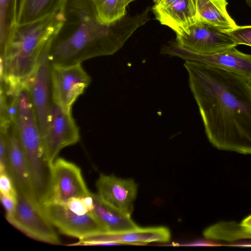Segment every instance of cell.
Here are the masks:
<instances>
[{"instance_id": "cell-10", "label": "cell", "mask_w": 251, "mask_h": 251, "mask_svg": "<svg viewBox=\"0 0 251 251\" xmlns=\"http://www.w3.org/2000/svg\"><path fill=\"white\" fill-rule=\"evenodd\" d=\"M176 43L180 47L200 54H213L237 44L229 34L216 26L198 19L188 34L176 35Z\"/></svg>"}, {"instance_id": "cell-3", "label": "cell", "mask_w": 251, "mask_h": 251, "mask_svg": "<svg viewBox=\"0 0 251 251\" xmlns=\"http://www.w3.org/2000/svg\"><path fill=\"white\" fill-rule=\"evenodd\" d=\"M64 16L57 12L17 25L0 58V78L15 83L26 80L34 70L45 44L60 27Z\"/></svg>"}, {"instance_id": "cell-13", "label": "cell", "mask_w": 251, "mask_h": 251, "mask_svg": "<svg viewBox=\"0 0 251 251\" xmlns=\"http://www.w3.org/2000/svg\"><path fill=\"white\" fill-rule=\"evenodd\" d=\"M171 239V232L165 226L140 227L121 232H103L85 236L68 246L134 245L152 242L166 243Z\"/></svg>"}, {"instance_id": "cell-9", "label": "cell", "mask_w": 251, "mask_h": 251, "mask_svg": "<svg viewBox=\"0 0 251 251\" xmlns=\"http://www.w3.org/2000/svg\"><path fill=\"white\" fill-rule=\"evenodd\" d=\"M161 53L192 61L220 68L233 72L251 84V54L243 53L235 47L209 55L191 52L178 46L175 41L164 45Z\"/></svg>"}, {"instance_id": "cell-2", "label": "cell", "mask_w": 251, "mask_h": 251, "mask_svg": "<svg viewBox=\"0 0 251 251\" xmlns=\"http://www.w3.org/2000/svg\"><path fill=\"white\" fill-rule=\"evenodd\" d=\"M60 10L64 20L51 37L49 49L50 62L55 66L112 55L150 20L147 7L135 16L126 15L114 24L105 25L98 18L92 0H65Z\"/></svg>"}, {"instance_id": "cell-25", "label": "cell", "mask_w": 251, "mask_h": 251, "mask_svg": "<svg viewBox=\"0 0 251 251\" xmlns=\"http://www.w3.org/2000/svg\"><path fill=\"white\" fill-rule=\"evenodd\" d=\"M227 32L238 45L251 47V25L237 26Z\"/></svg>"}, {"instance_id": "cell-4", "label": "cell", "mask_w": 251, "mask_h": 251, "mask_svg": "<svg viewBox=\"0 0 251 251\" xmlns=\"http://www.w3.org/2000/svg\"><path fill=\"white\" fill-rule=\"evenodd\" d=\"M14 123L30 176L40 179L48 173L41 135L38 128L25 81L20 83L17 93Z\"/></svg>"}, {"instance_id": "cell-29", "label": "cell", "mask_w": 251, "mask_h": 251, "mask_svg": "<svg viewBox=\"0 0 251 251\" xmlns=\"http://www.w3.org/2000/svg\"><path fill=\"white\" fill-rule=\"evenodd\" d=\"M240 225L244 230L251 236V215L243 220Z\"/></svg>"}, {"instance_id": "cell-20", "label": "cell", "mask_w": 251, "mask_h": 251, "mask_svg": "<svg viewBox=\"0 0 251 251\" xmlns=\"http://www.w3.org/2000/svg\"><path fill=\"white\" fill-rule=\"evenodd\" d=\"M18 0H0V57L2 56L17 28Z\"/></svg>"}, {"instance_id": "cell-31", "label": "cell", "mask_w": 251, "mask_h": 251, "mask_svg": "<svg viewBox=\"0 0 251 251\" xmlns=\"http://www.w3.org/2000/svg\"><path fill=\"white\" fill-rule=\"evenodd\" d=\"M246 4L251 8V0H245Z\"/></svg>"}, {"instance_id": "cell-18", "label": "cell", "mask_w": 251, "mask_h": 251, "mask_svg": "<svg viewBox=\"0 0 251 251\" xmlns=\"http://www.w3.org/2000/svg\"><path fill=\"white\" fill-rule=\"evenodd\" d=\"M198 19L228 31L238 25L229 15L226 0H196Z\"/></svg>"}, {"instance_id": "cell-5", "label": "cell", "mask_w": 251, "mask_h": 251, "mask_svg": "<svg viewBox=\"0 0 251 251\" xmlns=\"http://www.w3.org/2000/svg\"><path fill=\"white\" fill-rule=\"evenodd\" d=\"M50 39L42 50L34 70L25 80L43 141L47 132L52 101L51 64L49 57Z\"/></svg>"}, {"instance_id": "cell-19", "label": "cell", "mask_w": 251, "mask_h": 251, "mask_svg": "<svg viewBox=\"0 0 251 251\" xmlns=\"http://www.w3.org/2000/svg\"><path fill=\"white\" fill-rule=\"evenodd\" d=\"M65 0H21L17 24L23 25L57 12Z\"/></svg>"}, {"instance_id": "cell-17", "label": "cell", "mask_w": 251, "mask_h": 251, "mask_svg": "<svg viewBox=\"0 0 251 251\" xmlns=\"http://www.w3.org/2000/svg\"><path fill=\"white\" fill-rule=\"evenodd\" d=\"M93 208L91 212L104 227L106 232L116 233L139 227L129 216L104 202L97 193H92Z\"/></svg>"}, {"instance_id": "cell-26", "label": "cell", "mask_w": 251, "mask_h": 251, "mask_svg": "<svg viewBox=\"0 0 251 251\" xmlns=\"http://www.w3.org/2000/svg\"><path fill=\"white\" fill-rule=\"evenodd\" d=\"M0 192L17 199V192L14 182L7 171L0 172Z\"/></svg>"}, {"instance_id": "cell-23", "label": "cell", "mask_w": 251, "mask_h": 251, "mask_svg": "<svg viewBox=\"0 0 251 251\" xmlns=\"http://www.w3.org/2000/svg\"><path fill=\"white\" fill-rule=\"evenodd\" d=\"M92 193L85 197L71 198L64 205L70 210L78 215H84L90 213L93 208Z\"/></svg>"}, {"instance_id": "cell-21", "label": "cell", "mask_w": 251, "mask_h": 251, "mask_svg": "<svg viewBox=\"0 0 251 251\" xmlns=\"http://www.w3.org/2000/svg\"><path fill=\"white\" fill-rule=\"evenodd\" d=\"M203 235L207 239L228 242L251 238L240 224L234 222L217 223L206 228Z\"/></svg>"}, {"instance_id": "cell-27", "label": "cell", "mask_w": 251, "mask_h": 251, "mask_svg": "<svg viewBox=\"0 0 251 251\" xmlns=\"http://www.w3.org/2000/svg\"><path fill=\"white\" fill-rule=\"evenodd\" d=\"M1 203L6 211V217L12 216L16 210L17 199L2 194H0Z\"/></svg>"}, {"instance_id": "cell-8", "label": "cell", "mask_w": 251, "mask_h": 251, "mask_svg": "<svg viewBox=\"0 0 251 251\" xmlns=\"http://www.w3.org/2000/svg\"><path fill=\"white\" fill-rule=\"evenodd\" d=\"M81 170L63 158L55 160L51 166L50 187L43 205L64 204L73 198L89 195Z\"/></svg>"}, {"instance_id": "cell-12", "label": "cell", "mask_w": 251, "mask_h": 251, "mask_svg": "<svg viewBox=\"0 0 251 251\" xmlns=\"http://www.w3.org/2000/svg\"><path fill=\"white\" fill-rule=\"evenodd\" d=\"M42 210L52 225L67 236L79 240L92 234L106 232L91 212L78 215L59 204L43 205Z\"/></svg>"}, {"instance_id": "cell-11", "label": "cell", "mask_w": 251, "mask_h": 251, "mask_svg": "<svg viewBox=\"0 0 251 251\" xmlns=\"http://www.w3.org/2000/svg\"><path fill=\"white\" fill-rule=\"evenodd\" d=\"M52 99L66 109L72 107L91 82L81 63L66 66L51 65Z\"/></svg>"}, {"instance_id": "cell-22", "label": "cell", "mask_w": 251, "mask_h": 251, "mask_svg": "<svg viewBox=\"0 0 251 251\" xmlns=\"http://www.w3.org/2000/svg\"><path fill=\"white\" fill-rule=\"evenodd\" d=\"M100 21L105 25L114 24L127 14L126 6L121 0H92Z\"/></svg>"}, {"instance_id": "cell-30", "label": "cell", "mask_w": 251, "mask_h": 251, "mask_svg": "<svg viewBox=\"0 0 251 251\" xmlns=\"http://www.w3.org/2000/svg\"><path fill=\"white\" fill-rule=\"evenodd\" d=\"M123 3L127 7V6L131 2L135 0H121Z\"/></svg>"}, {"instance_id": "cell-15", "label": "cell", "mask_w": 251, "mask_h": 251, "mask_svg": "<svg viewBox=\"0 0 251 251\" xmlns=\"http://www.w3.org/2000/svg\"><path fill=\"white\" fill-rule=\"evenodd\" d=\"M7 132L9 141L7 172L14 182L17 192L42 206L36 196L17 130L13 121L7 125Z\"/></svg>"}, {"instance_id": "cell-1", "label": "cell", "mask_w": 251, "mask_h": 251, "mask_svg": "<svg viewBox=\"0 0 251 251\" xmlns=\"http://www.w3.org/2000/svg\"><path fill=\"white\" fill-rule=\"evenodd\" d=\"M184 66L209 142L251 155V84L220 68L192 61Z\"/></svg>"}, {"instance_id": "cell-16", "label": "cell", "mask_w": 251, "mask_h": 251, "mask_svg": "<svg viewBox=\"0 0 251 251\" xmlns=\"http://www.w3.org/2000/svg\"><path fill=\"white\" fill-rule=\"evenodd\" d=\"M151 10L160 24L170 27L176 35L188 34L198 20L196 0H179L165 8L153 6Z\"/></svg>"}, {"instance_id": "cell-6", "label": "cell", "mask_w": 251, "mask_h": 251, "mask_svg": "<svg viewBox=\"0 0 251 251\" xmlns=\"http://www.w3.org/2000/svg\"><path fill=\"white\" fill-rule=\"evenodd\" d=\"M6 220L13 226L34 240L53 245L61 244L54 226L45 215L42 206L17 192L14 214Z\"/></svg>"}, {"instance_id": "cell-28", "label": "cell", "mask_w": 251, "mask_h": 251, "mask_svg": "<svg viewBox=\"0 0 251 251\" xmlns=\"http://www.w3.org/2000/svg\"><path fill=\"white\" fill-rule=\"evenodd\" d=\"M179 0H153L154 3L153 6L157 7L165 8L172 5Z\"/></svg>"}, {"instance_id": "cell-24", "label": "cell", "mask_w": 251, "mask_h": 251, "mask_svg": "<svg viewBox=\"0 0 251 251\" xmlns=\"http://www.w3.org/2000/svg\"><path fill=\"white\" fill-rule=\"evenodd\" d=\"M8 124L0 125V172L7 171L9 141L7 126Z\"/></svg>"}, {"instance_id": "cell-7", "label": "cell", "mask_w": 251, "mask_h": 251, "mask_svg": "<svg viewBox=\"0 0 251 251\" xmlns=\"http://www.w3.org/2000/svg\"><path fill=\"white\" fill-rule=\"evenodd\" d=\"M80 139L79 128L72 114L52 99L48 127L43 139L45 158L51 166L63 148L77 143Z\"/></svg>"}, {"instance_id": "cell-14", "label": "cell", "mask_w": 251, "mask_h": 251, "mask_svg": "<svg viewBox=\"0 0 251 251\" xmlns=\"http://www.w3.org/2000/svg\"><path fill=\"white\" fill-rule=\"evenodd\" d=\"M96 186L97 194L104 202L131 216L138 190V185L133 179L101 174Z\"/></svg>"}]
</instances>
